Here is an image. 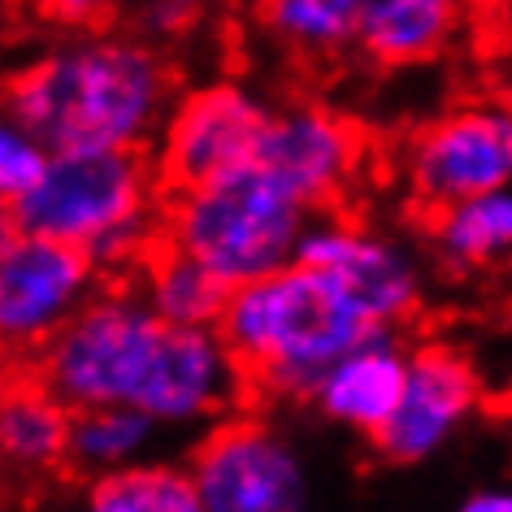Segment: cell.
Masks as SVG:
<instances>
[{
    "label": "cell",
    "instance_id": "4fadbf2b",
    "mask_svg": "<svg viewBox=\"0 0 512 512\" xmlns=\"http://www.w3.org/2000/svg\"><path fill=\"white\" fill-rule=\"evenodd\" d=\"M460 9V0H365L356 48L382 70L426 66L456 40Z\"/></svg>",
    "mask_w": 512,
    "mask_h": 512
},
{
    "label": "cell",
    "instance_id": "603a6c76",
    "mask_svg": "<svg viewBox=\"0 0 512 512\" xmlns=\"http://www.w3.org/2000/svg\"><path fill=\"white\" fill-rule=\"evenodd\" d=\"M22 5L61 31H87V27H105L122 9V0H22Z\"/></svg>",
    "mask_w": 512,
    "mask_h": 512
},
{
    "label": "cell",
    "instance_id": "8992f818",
    "mask_svg": "<svg viewBox=\"0 0 512 512\" xmlns=\"http://www.w3.org/2000/svg\"><path fill=\"white\" fill-rule=\"evenodd\" d=\"M252 161L309 213H330L348 222L343 204L352 200L365 174L369 135L326 105H296L265 118Z\"/></svg>",
    "mask_w": 512,
    "mask_h": 512
},
{
    "label": "cell",
    "instance_id": "9a60e30c",
    "mask_svg": "<svg viewBox=\"0 0 512 512\" xmlns=\"http://www.w3.org/2000/svg\"><path fill=\"white\" fill-rule=\"evenodd\" d=\"M126 270L144 274L152 313H161L165 322H178V326H213L226 296H230V287L222 278H213L196 256H187L170 235H165L157 213H152V222H148L144 239H139V248H135Z\"/></svg>",
    "mask_w": 512,
    "mask_h": 512
},
{
    "label": "cell",
    "instance_id": "30bf717a",
    "mask_svg": "<svg viewBox=\"0 0 512 512\" xmlns=\"http://www.w3.org/2000/svg\"><path fill=\"white\" fill-rule=\"evenodd\" d=\"M204 512H300L304 473L291 447L256 417H230L191 456Z\"/></svg>",
    "mask_w": 512,
    "mask_h": 512
},
{
    "label": "cell",
    "instance_id": "ba28073f",
    "mask_svg": "<svg viewBox=\"0 0 512 512\" xmlns=\"http://www.w3.org/2000/svg\"><path fill=\"white\" fill-rule=\"evenodd\" d=\"M96 261L79 243L48 235H18L0 252V361L27 365L74 317Z\"/></svg>",
    "mask_w": 512,
    "mask_h": 512
},
{
    "label": "cell",
    "instance_id": "e0dca14e",
    "mask_svg": "<svg viewBox=\"0 0 512 512\" xmlns=\"http://www.w3.org/2000/svg\"><path fill=\"white\" fill-rule=\"evenodd\" d=\"M365 0H256V22L300 57H339L356 48Z\"/></svg>",
    "mask_w": 512,
    "mask_h": 512
},
{
    "label": "cell",
    "instance_id": "7402d4cb",
    "mask_svg": "<svg viewBox=\"0 0 512 512\" xmlns=\"http://www.w3.org/2000/svg\"><path fill=\"white\" fill-rule=\"evenodd\" d=\"M204 18V0H135V27L139 40L148 44H170L196 31Z\"/></svg>",
    "mask_w": 512,
    "mask_h": 512
},
{
    "label": "cell",
    "instance_id": "2e32d148",
    "mask_svg": "<svg viewBox=\"0 0 512 512\" xmlns=\"http://www.w3.org/2000/svg\"><path fill=\"white\" fill-rule=\"evenodd\" d=\"M404 391V356L387 348L382 339L361 343L356 352H348L330 374L317 382L313 400L326 408L335 421H348L374 439L382 430V421L395 413Z\"/></svg>",
    "mask_w": 512,
    "mask_h": 512
},
{
    "label": "cell",
    "instance_id": "52a82bcc",
    "mask_svg": "<svg viewBox=\"0 0 512 512\" xmlns=\"http://www.w3.org/2000/svg\"><path fill=\"white\" fill-rule=\"evenodd\" d=\"M265 105L239 83H209L178 96L161 122V148L152 157L157 196L196 191L252 161L265 126Z\"/></svg>",
    "mask_w": 512,
    "mask_h": 512
},
{
    "label": "cell",
    "instance_id": "d6986e66",
    "mask_svg": "<svg viewBox=\"0 0 512 512\" xmlns=\"http://www.w3.org/2000/svg\"><path fill=\"white\" fill-rule=\"evenodd\" d=\"M92 512H204L187 473L122 469L105 473L92 491Z\"/></svg>",
    "mask_w": 512,
    "mask_h": 512
},
{
    "label": "cell",
    "instance_id": "cb8c5ba5",
    "mask_svg": "<svg viewBox=\"0 0 512 512\" xmlns=\"http://www.w3.org/2000/svg\"><path fill=\"white\" fill-rule=\"evenodd\" d=\"M22 235V230H18V217H14V204H9V200H0V252H5L9 248V243H14Z\"/></svg>",
    "mask_w": 512,
    "mask_h": 512
},
{
    "label": "cell",
    "instance_id": "7a4b0ae2",
    "mask_svg": "<svg viewBox=\"0 0 512 512\" xmlns=\"http://www.w3.org/2000/svg\"><path fill=\"white\" fill-rule=\"evenodd\" d=\"M178 100L174 66L139 35L87 27L5 79L0 105L44 152L152 148Z\"/></svg>",
    "mask_w": 512,
    "mask_h": 512
},
{
    "label": "cell",
    "instance_id": "277c9868",
    "mask_svg": "<svg viewBox=\"0 0 512 512\" xmlns=\"http://www.w3.org/2000/svg\"><path fill=\"white\" fill-rule=\"evenodd\" d=\"M157 213L152 148L48 152L40 178L14 200L22 235H48L92 252L96 270H126Z\"/></svg>",
    "mask_w": 512,
    "mask_h": 512
},
{
    "label": "cell",
    "instance_id": "9c48e42d",
    "mask_svg": "<svg viewBox=\"0 0 512 512\" xmlns=\"http://www.w3.org/2000/svg\"><path fill=\"white\" fill-rule=\"evenodd\" d=\"M512 174V122L504 105H465L421 126L408 152V187L421 226L443 209L499 191Z\"/></svg>",
    "mask_w": 512,
    "mask_h": 512
},
{
    "label": "cell",
    "instance_id": "44dd1931",
    "mask_svg": "<svg viewBox=\"0 0 512 512\" xmlns=\"http://www.w3.org/2000/svg\"><path fill=\"white\" fill-rule=\"evenodd\" d=\"M44 144L0 105V200L14 204L44 170Z\"/></svg>",
    "mask_w": 512,
    "mask_h": 512
},
{
    "label": "cell",
    "instance_id": "8fae6325",
    "mask_svg": "<svg viewBox=\"0 0 512 512\" xmlns=\"http://www.w3.org/2000/svg\"><path fill=\"white\" fill-rule=\"evenodd\" d=\"M478 395L482 378L469 365V356L447 343H426L404 361L400 404L369 443L391 465H413L452 434L456 421L478 404Z\"/></svg>",
    "mask_w": 512,
    "mask_h": 512
},
{
    "label": "cell",
    "instance_id": "ac0fdd59",
    "mask_svg": "<svg viewBox=\"0 0 512 512\" xmlns=\"http://www.w3.org/2000/svg\"><path fill=\"white\" fill-rule=\"evenodd\" d=\"M430 239L439 243L447 265L456 270H491L495 261H504L508 239H512V204L508 191H482L443 209L434 222H426Z\"/></svg>",
    "mask_w": 512,
    "mask_h": 512
},
{
    "label": "cell",
    "instance_id": "ffe728a7",
    "mask_svg": "<svg viewBox=\"0 0 512 512\" xmlns=\"http://www.w3.org/2000/svg\"><path fill=\"white\" fill-rule=\"evenodd\" d=\"M152 417L135 408H74L70 413V465H113L148 439Z\"/></svg>",
    "mask_w": 512,
    "mask_h": 512
},
{
    "label": "cell",
    "instance_id": "6da1fadb",
    "mask_svg": "<svg viewBox=\"0 0 512 512\" xmlns=\"http://www.w3.org/2000/svg\"><path fill=\"white\" fill-rule=\"evenodd\" d=\"M31 369L70 408H135L144 417H209L243 408V387L209 326H178L126 300L79 304L31 356Z\"/></svg>",
    "mask_w": 512,
    "mask_h": 512
},
{
    "label": "cell",
    "instance_id": "d4e9b609",
    "mask_svg": "<svg viewBox=\"0 0 512 512\" xmlns=\"http://www.w3.org/2000/svg\"><path fill=\"white\" fill-rule=\"evenodd\" d=\"M460 512H512V499L508 495H478V499H469Z\"/></svg>",
    "mask_w": 512,
    "mask_h": 512
},
{
    "label": "cell",
    "instance_id": "5b68a950",
    "mask_svg": "<svg viewBox=\"0 0 512 512\" xmlns=\"http://www.w3.org/2000/svg\"><path fill=\"white\" fill-rule=\"evenodd\" d=\"M157 222L213 278L239 287L296 256L309 209L248 161L196 191L157 196Z\"/></svg>",
    "mask_w": 512,
    "mask_h": 512
},
{
    "label": "cell",
    "instance_id": "5bb4252c",
    "mask_svg": "<svg viewBox=\"0 0 512 512\" xmlns=\"http://www.w3.org/2000/svg\"><path fill=\"white\" fill-rule=\"evenodd\" d=\"M0 456L31 473L70 469V408L22 365H9L0 395Z\"/></svg>",
    "mask_w": 512,
    "mask_h": 512
},
{
    "label": "cell",
    "instance_id": "3957f363",
    "mask_svg": "<svg viewBox=\"0 0 512 512\" xmlns=\"http://www.w3.org/2000/svg\"><path fill=\"white\" fill-rule=\"evenodd\" d=\"M243 387V408L265 400H313L317 382L382 330L326 270L287 261L230 287L213 322Z\"/></svg>",
    "mask_w": 512,
    "mask_h": 512
},
{
    "label": "cell",
    "instance_id": "484cf974",
    "mask_svg": "<svg viewBox=\"0 0 512 512\" xmlns=\"http://www.w3.org/2000/svg\"><path fill=\"white\" fill-rule=\"evenodd\" d=\"M5 382H9V365L0 361V395H5Z\"/></svg>",
    "mask_w": 512,
    "mask_h": 512
},
{
    "label": "cell",
    "instance_id": "7c38bea8",
    "mask_svg": "<svg viewBox=\"0 0 512 512\" xmlns=\"http://www.w3.org/2000/svg\"><path fill=\"white\" fill-rule=\"evenodd\" d=\"M313 270H326L382 330L408 322L421 309V291L413 265L387 243L361 235L352 222H330L322 230H304L296 256Z\"/></svg>",
    "mask_w": 512,
    "mask_h": 512
},
{
    "label": "cell",
    "instance_id": "4316f807",
    "mask_svg": "<svg viewBox=\"0 0 512 512\" xmlns=\"http://www.w3.org/2000/svg\"><path fill=\"white\" fill-rule=\"evenodd\" d=\"M5 9H9V0H0V22H5Z\"/></svg>",
    "mask_w": 512,
    "mask_h": 512
}]
</instances>
